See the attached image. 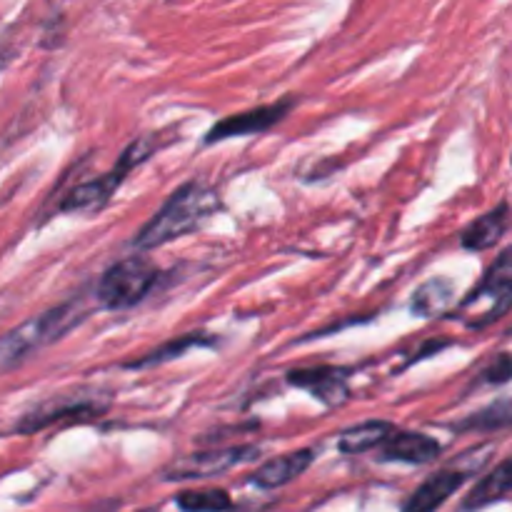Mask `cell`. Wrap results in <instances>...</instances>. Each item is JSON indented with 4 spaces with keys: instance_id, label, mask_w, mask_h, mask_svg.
Instances as JSON below:
<instances>
[{
    "instance_id": "obj_1",
    "label": "cell",
    "mask_w": 512,
    "mask_h": 512,
    "mask_svg": "<svg viewBox=\"0 0 512 512\" xmlns=\"http://www.w3.org/2000/svg\"><path fill=\"white\" fill-rule=\"evenodd\" d=\"M218 205V193L213 188H208L203 183H195V180L193 183H185L140 228V233L135 235V245L140 250H153L170 243V240L183 238V235L200 228V223L205 218H210L218 210Z\"/></svg>"
},
{
    "instance_id": "obj_2",
    "label": "cell",
    "mask_w": 512,
    "mask_h": 512,
    "mask_svg": "<svg viewBox=\"0 0 512 512\" xmlns=\"http://www.w3.org/2000/svg\"><path fill=\"white\" fill-rule=\"evenodd\" d=\"M83 313L85 310L80 300H68V303L45 310L38 318L25 320L23 325L5 333L0 338V370L13 368V365L23 363L33 353H38V350L53 345L55 340L70 333L85 318Z\"/></svg>"
},
{
    "instance_id": "obj_3",
    "label": "cell",
    "mask_w": 512,
    "mask_h": 512,
    "mask_svg": "<svg viewBox=\"0 0 512 512\" xmlns=\"http://www.w3.org/2000/svg\"><path fill=\"white\" fill-rule=\"evenodd\" d=\"M158 268L143 255H130L120 263L110 265L95 288V298L103 308L125 310L138 305L153 288Z\"/></svg>"
},
{
    "instance_id": "obj_4",
    "label": "cell",
    "mask_w": 512,
    "mask_h": 512,
    "mask_svg": "<svg viewBox=\"0 0 512 512\" xmlns=\"http://www.w3.org/2000/svg\"><path fill=\"white\" fill-rule=\"evenodd\" d=\"M153 155V140L150 138H140L135 143H130L128 148L123 150V155L118 158V165L110 170L108 175L98 180H90V183L78 185L75 190H70V195H65V200L60 203V210L63 213H78V215H88V213H98L100 208L108 205V200L113 198L115 190L120 188V183L125 180V175L140 165L143 160H148Z\"/></svg>"
},
{
    "instance_id": "obj_5",
    "label": "cell",
    "mask_w": 512,
    "mask_h": 512,
    "mask_svg": "<svg viewBox=\"0 0 512 512\" xmlns=\"http://www.w3.org/2000/svg\"><path fill=\"white\" fill-rule=\"evenodd\" d=\"M290 108H293V100L285 98L280 100V103L260 105V108L245 110V113L230 115V118L220 120V123H215L213 128L208 130L205 143H220V140L240 138V135L265 133V130L273 128L275 123H280V120L288 115Z\"/></svg>"
},
{
    "instance_id": "obj_6",
    "label": "cell",
    "mask_w": 512,
    "mask_h": 512,
    "mask_svg": "<svg viewBox=\"0 0 512 512\" xmlns=\"http://www.w3.org/2000/svg\"><path fill=\"white\" fill-rule=\"evenodd\" d=\"M250 448H228V450H210V453L190 455V458L178 460L165 470V480H200L210 475H220L233 465L243 463L250 458Z\"/></svg>"
},
{
    "instance_id": "obj_7",
    "label": "cell",
    "mask_w": 512,
    "mask_h": 512,
    "mask_svg": "<svg viewBox=\"0 0 512 512\" xmlns=\"http://www.w3.org/2000/svg\"><path fill=\"white\" fill-rule=\"evenodd\" d=\"M100 413H105V405L88 403V400H73V403H65L63 398L48 400V403L38 405L35 410H30L18 425V433L28 435L35 430H43L48 425L60 423V420H93Z\"/></svg>"
},
{
    "instance_id": "obj_8",
    "label": "cell",
    "mask_w": 512,
    "mask_h": 512,
    "mask_svg": "<svg viewBox=\"0 0 512 512\" xmlns=\"http://www.w3.org/2000/svg\"><path fill=\"white\" fill-rule=\"evenodd\" d=\"M468 478L470 470H440L410 495L403 512H435L463 488Z\"/></svg>"
},
{
    "instance_id": "obj_9",
    "label": "cell",
    "mask_w": 512,
    "mask_h": 512,
    "mask_svg": "<svg viewBox=\"0 0 512 512\" xmlns=\"http://www.w3.org/2000/svg\"><path fill=\"white\" fill-rule=\"evenodd\" d=\"M288 380L298 388L310 390L320 403L325 405H340L348 400V385H345L343 375L333 368H305L293 370Z\"/></svg>"
},
{
    "instance_id": "obj_10",
    "label": "cell",
    "mask_w": 512,
    "mask_h": 512,
    "mask_svg": "<svg viewBox=\"0 0 512 512\" xmlns=\"http://www.w3.org/2000/svg\"><path fill=\"white\" fill-rule=\"evenodd\" d=\"M438 440L428 438L423 433H390V438L383 443V458L398 460V463L425 465L433 463L440 455Z\"/></svg>"
},
{
    "instance_id": "obj_11",
    "label": "cell",
    "mask_w": 512,
    "mask_h": 512,
    "mask_svg": "<svg viewBox=\"0 0 512 512\" xmlns=\"http://www.w3.org/2000/svg\"><path fill=\"white\" fill-rule=\"evenodd\" d=\"M315 453L313 450H298V453L280 455V458L268 460L263 468L255 470L253 483L258 488H283L290 480H295L298 475H303L305 470L313 465Z\"/></svg>"
},
{
    "instance_id": "obj_12",
    "label": "cell",
    "mask_w": 512,
    "mask_h": 512,
    "mask_svg": "<svg viewBox=\"0 0 512 512\" xmlns=\"http://www.w3.org/2000/svg\"><path fill=\"white\" fill-rule=\"evenodd\" d=\"M508 203H500L483 218L473 220L468 228L463 230V248L468 250H488L503 238L505 228H508Z\"/></svg>"
},
{
    "instance_id": "obj_13",
    "label": "cell",
    "mask_w": 512,
    "mask_h": 512,
    "mask_svg": "<svg viewBox=\"0 0 512 512\" xmlns=\"http://www.w3.org/2000/svg\"><path fill=\"white\" fill-rule=\"evenodd\" d=\"M508 493H512V460H505V463H500L493 473L485 475V478L470 490L463 508L468 512L488 508V505L503 500Z\"/></svg>"
},
{
    "instance_id": "obj_14",
    "label": "cell",
    "mask_w": 512,
    "mask_h": 512,
    "mask_svg": "<svg viewBox=\"0 0 512 512\" xmlns=\"http://www.w3.org/2000/svg\"><path fill=\"white\" fill-rule=\"evenodd\" d=\"M455 295V285L448 278H435L428 280L425 285H420L413 295V303L410 310L420 318H435V315H443L450 308Z\"/></svg>"
},
{
    "instance_id": "obj_15",
    "label": "cell",
    "mask_w": 512,
    "mask_h": 512,
    "mask_svg": "<svg viewBox=\"0 0 512 512\" xmlns=\"http://www.w3.org/2000/svg\"><path fill=\"white\" fill-rule=\"evenodd\" d=\"M390 433H393V425L385 423V420H368V423L345 430L340 435L338 448L348 455L365 453V450H373L375 445H383L390 438Z\"/></svg>"
},
{
    "instance_id": "obj_16",
    "label": "cell",
    "mask_w": 512,
    "mask_h": 512,
    "mask_svg": "<svg viewBox=\"0 0 512 512\" xmlns=\"http://www.w3.org/2000/svg\"><path fill=\"white\" fill-rule=\"evenodd\" d=\"M503 428H512V395L510 398L495 400L493 405L483 408L480 413L470 415L468 420H463V423L458 425V430H478V433Z\"/></svg>"
},
{
    "instance_id": "obj_17",
    "label": "cell",
    "mask_w": 512,
    "mask_h": 512,
    "mask_svg": "<svg viewBox=\"0 0 512 512\" xmlns=\"http://www.w3.org/2000/svg\"><path fill=\"white\" fill-rule=\"evenodd\" d=\"M175 503L183 512H225L230 508V495L225 490H185Z\"/></svg>"
},
{
    "instance_id": "obj_18",
    "label": "cell",
    "mask_w": 512,
    "mask_h": 512,
    "mask_svg": "<svg viewBox=\"0 0 512 512\" xmlns=\"http://www.w3.org/2000/svg\"><path fill=\"white\" fill-rule=\"evenodd\" d=\"M205 345H213V338H203L200 333L185 335V338L170 340V343H165L163 348L153 350L148 358L138 360V363H133L130 368H148V365H160V363H165V360L180 358V355H183L188 348H205Z\"/></svg>"
},
{
    "instance_id": "obj_19",
    "label": "cell",
    "mask_w": 512,
    "mask_h": 512,
    "mask_svg": "<svg viewBox=\"0 0 512 512\" xmlns=\"http://www.w3.org/2000/svg\"><path fill=\"white\" fill-rule=\"evenodd\" d=\"M480 285L488 290H498V293L512 295V245L505 248V253L490 265V270L485 273L483 283Z\"/></svg>"
},
{
    "instance_id": "obj_20",
    "label": "cell",
    "mask_w": 512,
    "mask_h": 512,
    "mask_svg": "<svg viewBox=\"0 0 512 512\" xmlns=\"http://www.w3.org/2000/svg\"><path fill=\"white\" fill-rule=\"evenodd\" d=\"M483 378L493 385L508 383V380H512V355H498V358L485 368Z\"/></svg>"
},
{
    "instance_id": "obj_21",
    "label": "cell",
    "mask_w": 512,
    "mask_h": 512,
    "mask_svg": "<svg viewBox=\"0 0 512 512\" xmlns=\"http://www.w3.org/2000/svg\"><path fill=\"white\" fill-rule=\"evenodd\" d=\"M140 512H158V510H140Z\"/></svg>"
}]
</instances>
